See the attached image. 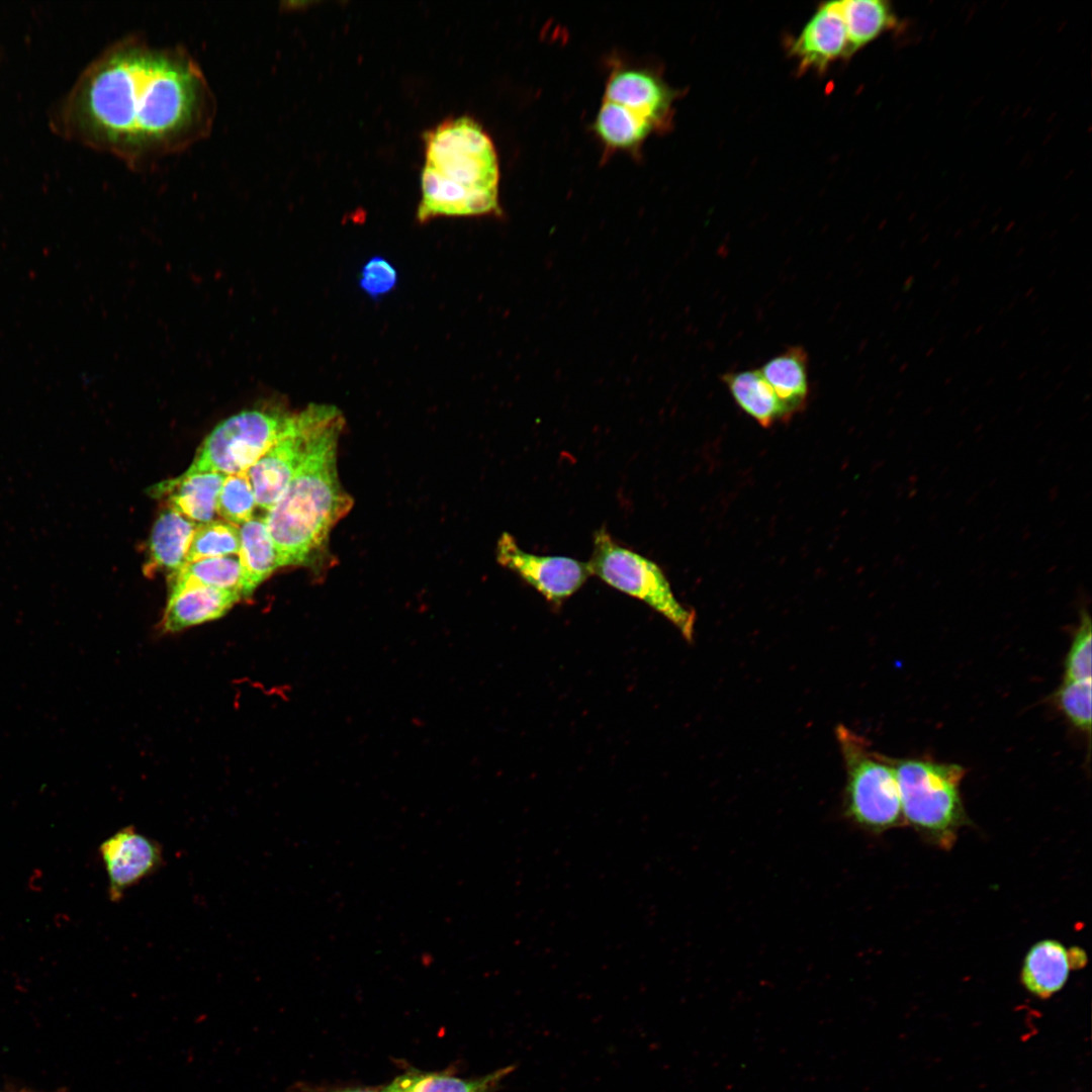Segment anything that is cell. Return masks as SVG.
<instances>
[{
    "instance_id": "6da1fadb",
    "label": "cell",
    "mask_w": 1092,
    "mask_h": 1092,
    "mask_svg": "<svg viewBox=\"0 0 1092 1092\" xmlns=\"http://www.w3.org/2000/svg\"><path fill=\"white\" fill-rule=\"evenodd\" d=\"M74 115L83 140L138 171L206 139L216 99L185 48L156 46L133 33L86 71Z\"/></svg>"
},
{
    "instance_id": "7a4b0ae2",
    "label": "cell",
    "mask_w": 1092,
    "mask_h": 1092,
    "mask_svg": "<svg viewBox=\"0 0 1092 1092\" xmlns=\"http://www.w3.org/2000/svg\"><path fill=\"white\" fill-rule=\"evenodd\" d=\"M420 222L441 216L500 215L494 145L468 116L445 120L424 135Z\"/></svg>"
},
{
    "instance_id": "3957f363",
    "label": "cell",
    "mask_w": 1092,
    "mask_h": 1092,
    "mask_svg": "<svg viewBox=\"0 0 1092 1092\" xmlns=\"http://www.w3.org/2000/svg\"><path fill=\"white\" fill-rule=\"evenodd\" d=\"M344 418L315 441L289 484L264 518L278 566L309 565L327 550L333 527L353 500L341 485L337 448Z\"/></svg>"
},
{
    "instance_id": "277c9868",
    "label": "cell",
    "mask_w": 1092,
    "mask_h": 1092,
    "mask_svg": "<svg viewBox=\"0 0 1092 1092\" xmlns=\"http://www.w3.org/2000/svg\"><path fill=\"white\" fill-rule=\"evenodd\" d=\"M676 96L652 67L614 62L592 124L605 156H637L649 136L669 127Z\"/></svg>"
},
{
    "instance_id": "5b68a950",
    "label": "cell",
    "mask_w": 1092,
    "mask_h": 1092,
    "mask_svg": "<svg viewBox=\"0 0 1092 1092\" xmlns=\"http://www.w3.org/2000/svg\"><path fill=\"white\" fill-rule=\"evenodd\" d=\"M889 759L896 775L903 819L931 842L950 847L967 822L960 793L965 768L930 759Z\"/></svg>"
},
{
    "instance_id": "8992f818",
    "label": "cell",
    "mask_w": 1092,
    "mask_h": 1092,
    "mask_svg": "<svg viewBox=\"0 0 1092 1092\" xmlns=\"http://www.w3.org/2000/svg\"><path fill=\"white\" fill-rule=\"evenodd\" d=\"M835 732L846 771V817L875 833L899 825L903 815L890 759L872 751L866 740L847 727L839 725Z\"/></svg>"
},
{
    "instance_id": "52a82bcc",
    "label": "cell",
    "mask_w": 1092,
    "mask_h": 1092,
    "mask_svg": "<svg viewBox=\"0 0 1092 1092\" xmlns=\"http://www.w3.org/2000/svg\"><path fill=\"white\" fill-rule=\"evenodd\" d=\"M593 542L587 562L592 575L642 601L673 624L688 641L693 640L696 613L677 601L655 562L617 543L605 528L596 531Z\"/></svg>"
},
{
    "instance_id": "ba28073f",
    "label": "cell",
    "mask_w": 1092,
    "mask_h": 1092,
    "mask_svg": "<svg viewBox=\"0 0 1092 1092\" xmlns=\"http://www.w3.org/2000/svg\"><path fill=\"white\" fill-rule=\"evenodd\" d=\"M290 412L280 407L242 411L220 422L203 440L184 472H247L275 442Z\"/></svg>"
},
{
    "instance_id": "9c48e42d",
    "label": "cell",
    "mask_w": 1092,
    "mask_h": 1092,
    "mask_svg": "<svg viewBox=\"0 0 1092 1092\" xmlns=\"http://www.w3.org/2000/svg\"><path fill=\"white\" fill-rule=\"evenodd\" d=\"M341 419L330 404L312 403L290 414L275 442L248 470L257 506L268 512L275 505L315 441Z\"/></svg>"
},
{
    "instance_id": "30bf717a",
    "label": "cell",
    "mask_w": 1092,
    "mask_h": 1092,
    "mask_svg": "<svg viewBox=\"0 0 1092 1092\" xmlns=\"http://www.w3.org/2000/svg\"><path fill=\"white\" fill-rule=\"evenodd\" d=\"M496 558L502 566L519 575L549 603L558 606L592 575L587 562L526 552L509 533H503L497 542Z\"/></svg>"
},
{
    "instance_id": "8fae6325",
    "label": "cell",
    "mask_w": 1092,
    "mask_h": 1092,
    "mask_svg": "<svg viewBox=\"0 0 1092 1092\" xmlns=\"http://www.w3.org/2000/svg\"><path fill=\"white\" fill-rule=\"evenodd\" d=\"M108 878L111 901H119L124 893L155 874L163 864V849L159 842L126 826L105 839L99 847Z\"/></svg>"
},
{
    "instance_id": "7c38bea8",
    "label": "cell",
    "mask_w": 1092,
    "mask_h": 1092,
    "mask_svg": "<svg viewBox=\"0 0 1092 1092\" xmlns=\"http://www.w3.org/2000/svg\"><path fill=\"white\" fill-rule=\"evenodd\" d=\"M799 71L824 72L832 63L853 56L848 26L839 1L821 4L790 47Z\"/></svg>"
},
{
    "instance_id": "4fadbf2b",
    "label": "cell",
    "mask_w": 1092,
    "mask_h": 1092,
    "mask_svg": "<svg viewBox=\"0 0 1092 1092\" xmlns=\"http://www.w3.org/2000/svg\"><path fill=\"white\" fill-rule=\"evenodd\" d=\"M1085 953L1078 947L1068 949L1054 939H1043L1027 951L1022 968L1021 982L1033 995L1049 998L1066 984L1071 970L1082 968Z\"/></svg>"
},
{
    "instance_id": "5bb4252c",
    "label": "cell",
    "mask_w": 1092,
    "mask_h": 1092,
    "mask_svg": "<svg viewBox=\"0 0 1092 1092\" xmlns=\"http://www.w3.org/2000/svg\"><path fill=\"white\" fill-rule=\"evenodd\" d=\"M242 598L236 592L210 586H187L169 590L162 630L175 633L216 620Z\"/></svg>"
},
{
    "instance_id": "9a60e30c",
    "label": "cell",
    "mask_w": 1092,
    "mask_h": 1092,
    "mask_svg": "<svg viewBox=\"0 0 1092 1092\" xmlns=\"http://www.w3.org/2000/svg\"><path fill=\"white\" fill-rule=\"evenodd\" d=\"M225 474L203 472L167 479L150 488L154 497H166L168 507L192 522L199 524L213 520L217 496Z\"/></svg>"
},
{
    "instance_id": "2e32d148",
    "label": "cell",
    "mask_w": 1092,
    "mask_h": 1092,
    "mask_svg": "<svg viewBox=\"0 0 1092 1092\" xmlns=\"http://www.w3.org/2000/svg\"><path fill=\"white\" fill-rule=\"evenodd\" d=\"M196 523L167 507L158 516L148 544L146 575L175 572L186 562Z\"/></svg>"
},
{
    "instance_id": "e0dca14e",
    "label": "cell",
    "mask_w": 1092,
    "mask_h": 1092,
    "mask_svg": "<svg viewBox=\"0 0 1092 1092\" xmlns=\"http://www.w3.org/2000/svg\"><path fill=\"white\" fill-rule=\"evenodd\" d=\"M784 406L788 419L801 413L810 396L809 359L801 346H792L758 369Z\"/></svg>"
},
{
    "instance_id": "ac0fdd59",
    "label": "cell",
    "mask_w": 1092,
    "mask_h": 1092,
    "mask_svg": "<svg viewBox=\"0 0 1092 1092\" xmlns=\"http://www.w3.org/2000/svg\"><path fill=\"white\" fill-rule=\"evenodd\" d=\"M735 403L759 426L770 428L789 421L781 401L758 369L727 372L721 376Z\"/></svg>"
},
{
    "instance_id": "d6986e66",
    "label": "cell",
    "mask_w": 1092,
    "mask_h": 1092,
    "mask_svg": "<svg viewBox=\"0 0 1092 1092\" xmlns=\"http://www.w3.org/2000/svg\"><path fill=\"white\" fill-rule=\"evenodd\" d=\"M239 561L244 598L279 567L277 551L264 519L252 517L241 525Z\"/></svg>"
},
{
    "instance_id": "ffe728a7",
    "label": "cell",
    "mask_w": 1092,
    "mask_h": 1092,
    "mask_svg": "<svg viewBox=\"0 0 1092 1092\" xmlns=\"http://www.w3.org/2000/svg\"><path fill=\"white\" fill-rule=\"evenodd\" d=\"M514 1069L508 1066L471 1079L445 1073L410 1072L395 1078L385 1089L386 1092H494Z\"/></svg>"
},
{
    "instance_id": "44dd1931",
    "label": "cell",
    "mask_w": 1092,
    "mask_h": 1092,
    "mask_svg": "<svg viewBox=\"0 0 1092 1092\" xmlns=\"http://www.w3.org/2000/svg\"><path fill=\"white\" fill-rule=\"evenodd\" d=\"M169 590L187 586H210L243 596V577L239 558L223 556L185 563L168 577Z\"/></svg>"
},
{
    "instance_id": "7402d4cb",
    "label": "cell",
    "mask_w": 1092,
    "mask_h": 1092,
    "mask_svg": "<svg viewBox=\"0 0 1092 1092\" xmlns=\"http://www.w3.org/2000/svg\"><path fill=\"white\" fill-rule=\"evenodd\" d=\"M840 9L849 30L853 55L897 25L890 3L882 0H840Z\"/></svg>"
},
{
    "instance_id": "603a6c76",
    "label": "cell",
    "mask_w": 1092,
    "mask_h": 1092,
    "mask_svg": "<svg viewBox=\"0 0 1092 1092\" xmlns=\"http://www.w3.org/2000/svg\"><path fill=\"white\" fill-rule=\"evenodd\" d=\"M240 529L225 522L212 520L196 526L186 562L239 554Z\"/></svg>"
},
{
    "instance_id": "cb8c5ba5",
    "label": "cell",
    "mask_w": 1092,
    "mask_h": 1092,
    "mask_svg": "<svg viewBox=\"0 0 1092 1092\" xmlns=\"http://www.w3.org/2000/svg\"><path fill=\"white\" fill-rule=\"evenodd\" d=\"M256 497L248 471L225 474L216 502V514L235 526L252 518Z\"/></svg>"
},
{
    "instance_id": "d4e9b609",
    "label": "cell",
    "mask_w": 1092,
    "mask_h": 1092,
    "mask_svg": "<svg viewBox=\"0 0 1092 1092\" xmlns=\"http://www.w3.org/2000/svg\"><path fill=\"white\" fill-rule=\"evenodd\" d=\"M1060 711L1078 729L1090 734L1091 679L1063 680L1055 695Z\"/></svg>"
},
{
    "instance_id": "484cf974",
    "label": "cell",
    "mask_w": 1092,
    "mask_h": 1092,
    "mask_svg": "<svg viewBox=\"0 0 1092 1092\" xmlns=\"http://www.w3.org/2000/svg\"><path fill=\"white\" fill-rule=\"evenodd\" d=\"M1091 620L1082 610L1079 626L1065 661L1064 680L1091 679Z\"/></svg>"
},
{
    "instance_id": "4316f807",
    "label": "cell",
    "mask_w": 1092,
    "mask_h": 1092,
    "mask_svg": "<svg viewBox=\"0 0 1092 1092\" xmlns=\"http://www.w3.org/2000/svg\"><path fill=\"white\" fill-rule=\"evenodd\" d=\"M397 283V272L383 257H373L362 267L359 286L376 299L390 292Z\"/></svg>"
},
{
    "instance_id": "83f0119b",
    "label": "cell",
    "mask_w": 1092,
    "mask_h": 1092,
    "mask_svg": "<svg viewBox=\"0 0 1092 1092\" xmlns=\"http://www.w3.org/2000/svg\"><path fill=\"white\" fill-rule=\"evenodd\" d=\"M289 1092H386V1089L385 1088L384 1089H364V1088L358 1089V1088H353V1089H341V1090H324V1089H318V1088H315V1087H312V1086H309V1085H305V1084H297V1085L293 1086L290 1089Z\"/></svg>"
}]
</instances>
